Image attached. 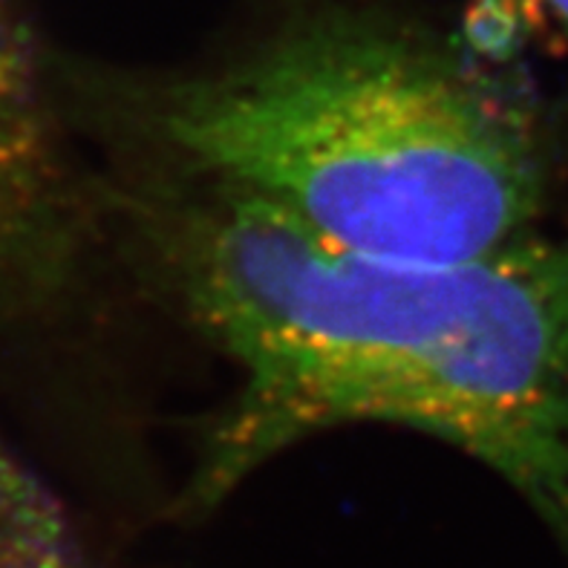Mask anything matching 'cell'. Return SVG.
Returning <instances> with one entry per match:
<instances>
[{
  "mask_svg": "<svg viewBox=\"0 0 568 568\" xmlns=\"http://www.w3.org/2000/svg\"><path fill=\"white\" fill-rule=\"evenodd\" d=\"M101 234L234 367L180 523L317 433H425L497 474L568 557V234L454 263L358 254L254 202L113 165Z\"/></svg>",
  "mask_w": 568,
  "mask_h": 568,
  "instance_id": "obj_1",
  "label": "cell"
},
{
  "mask_svg": "<svg viewBox=\"0 0 568 568\" xmlns=\"http://www.w3.org/2000/svg\"><path fill=\"white\" fill-rule=\"evenodd\" d=\"M115 165L254 202L341 248L413 263L537 234L548 148L523 87L367 7L301 9L196 70L81 75Z\"/></svg>",
  "mask_w": 568,
  "mask_h": 568,
  "instance_id": "obj_2",
  "label": "cell"
},
{
  "mask_svg": "<svg viewBox=\"0 0 568 568\" xmlns=\"http://www.w3.org/2000/svg\"><path fill=\"white\" fill-rule=\"evenodd\" d=\"M55 93L14 0H0V326L64 306L104 240Z\"/></svg>",
  "mask_w": 568,
  "mask_h": 568,
  "instance_id": "obj_3",
  "label": "cell"
},
{
  "mask_svg": "<svg viewBox=\"0 0 568 568\" xmlns=\"http://www.w3.org/2000/svg\"><path fill=\"white\" fill-rule=\"evenodd\" d=\"M0 568H43L27 542L14 534L12 523L3 514V505H0Z\"/></svg>",
  "mask_w": 568,
  "mask_h": 568,
  "instance_id": "obj_4",
  "label": "cell"
},
{
  "mask_svg": "<svg viewBox=\"0 0 568 568\" xmlns=\"http://www.w3.org/2000/svg\"><path fill=\"white\" fill-rule=\"evenodd\" d=\"M542 3L551 9V14L557 18V23H560V27L568 32V0H542Z\"/></svg>",
  "mask_w": 568,
  "mask_h": 568,
  "instance_id": "obj_5",
  "label": "cell"
}]
</instances>
